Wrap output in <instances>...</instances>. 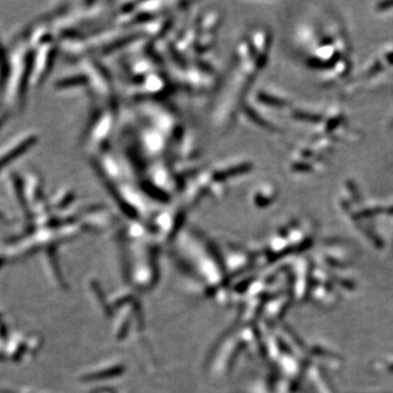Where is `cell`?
Returning <instances> with one entry per match:
<instances>
[{"instance_id": "cell-1", "label": "cell", "mask_w": 393, "mask_h": 393, "mask_svg": "<svg viewBox=\"0 0 393 393\" xmlns=\"http://www.w3.org/2000/svg\"><path fill=\"white\" fill-rule=\"evenodd\" d=\"M37 142V137L34 134L22 135L17 138L10 143L4 145L0 150V171L6 168L7 165L12 163L13 161L19 159L26 152L29 150V147Z\"/></svg>"}]
</instances>
